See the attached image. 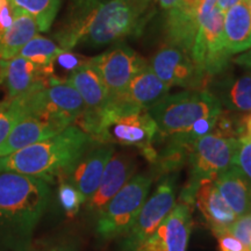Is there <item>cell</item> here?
Here are the masks:
<instances>
[{
  "label": "cell",
  "mask_w": 251,
  "mask_h": 251,
  "mask_svg": "<svg viewBox=\"0 0 251 251\" xmlns=\"http://www.w3.org/2000/svg\"><path fill=\"white\" fill-rule=\"evenodd\" d=\"M155 0H96L72 11L67 24L55 34L62 49H99L139 36L155 13Z\"/></svg>",
  "instance_id": "cell-1"
},
{
  "label": "cell",
  "mask_w": 251,
  "mask_h": 251,
  "mask_svg": "<svg viewBox=\"0 0 251 251\" xmlns=\"http://www.w3.org/2000/svg\"><path fill=\"white\" fill-rule=\"evenodd\" d=\"M93 142L85 131L71 125L55 136L0 157V172H17L47 183L67 179Z\"/></svg>",
  "instance_id": "cell-2"
},
{
  "label": "cell",
  "mask_w": 251,
  "mask_h": 251,
  "mask_svg": "<svg viewBox=\"0 0 251 251\" xmlns=\"http://www.w3.org/2000/svg\"><path fill=\"white\" fill-rule=\"evenodd\" d=\"M49 198L46 180L17 172H0V221L31 229Z\"/></svg>",
  "instance_id": "cell-3"
},
{
  "label": "cell",
  "mask_w": 251,
  "mask_h": 251,
  "mask_svg": "<svg viewBox=\"0 0 251 251\" xmlns=\"http://www.w3.org/2000/svg\"><path fill=\"white\" fill-rule=\"evenodd\" d=\"M238 139H228L214 133L206 135L193 144L188 153V178L180 192L179 201L193 208L200 185L214 179L234 165Z\"/></svg>",
  "instance_id": "cell-4"
},
{
  "label": "cell",
  "mask_w": 251,
  "mask_h": 251,
  "mask_svg": "<svg viewBox=\"0 0 251 251\" xmlns=\"http://www.w3.org/2000/svg\"><path fill=\"white\" fill-rule=\"evenodd\" d=\"M222 109L221 103L208 91L186 90L168 94L147 111L158 127V137H165L185 133L194 122L202 118L216 117Z\"/></svg>",
  "instance_id": "cell-5"
},
{
  "label": "cell",
  "mask_w": 251,
  "mask_h": 251,
  "mask_svg": "<svg viewBox=\"0 0 251 251\" xmlns=\"http://www.w3.org/2000/svg\"><path fill=\"white\" fill-rule=\"evenodd\" d=\"M152 174H140L121 188L98 214L97 231L105 240L125 236L149 196Z\"/></svg>",
  "instance_id": "cell-6"
},
{
  "label": "cell",
  "mask_w": 251,
  "mask_h": 251,
  "mask_svg": "<svg viewBox=\"0 0 251 251\" xmlns=\"http://www.w3.org/2000/svg\"><path fill=\"white\" fill-rule=\"evenodd\" d=\"M176 205V176H164L151 197L147 198L133 225L125 235L122 251H134L155 233Z\"/></svg>",
  "instance_id": "cell-7"
},
{
  "label": "cell",
  "mask_w": 251,
  "mask_h": 251,
  "mask_svg": "<svg viewBox=\"0 0 251 251\" xmlns=\"http://www.w3.org/2000/svg\"><path fill=\"white\" fill-rule=\"evenodd\" d=\"M224 19L225 12L216 7L202 19L191 51V57L209 78L221 75L231 59L226 48Z\"/></svg>",
  "instance_id": "cell-8"
},
{
  "label": "cell",
  "mask_w": 251,
  "mask_h": 251,
  "mask_svg": "<svg viewBox=\"0 0 251 251\" xmlns=\"http://www.w3.org/2000/svg\"><path fill=\"white\" fill-rule=\"evenodd\" d=\"M89 61L99 71L109 101L120 100L133 77L148 64L135 50L122 43L89 58Z\"/></svg>",
  "instance_id": "cell-9"
},
{
  "label": "cell",
  "mask_w": 251,
  "mask_h": 251,
  "mask_svg": "<svg viewBox=\"0 0 251 251\" xmlns=\"http://www.w3.org/2000/svg\"><path fill=\"white\" fill-rule=\"evenodd\" d=\"M150 68L159 79L169 86H179L185 90H206L209 78L193 58L175 47H162L150 61Z\"/></svg>",
  "instance_id": "cell-10"
},
{
  "label": "cell",
  "mask_w": 251,
  "mask_h": 251,
  "mask_svg": "<svg viewBox=\"0 0 251 251\" xmlns=\"http://www.w3.org/2000/svg\"><path fill=\"white\" fill-rule=\"evenodd\" d=\"M192 209L178 201L155 233L134 251H186L192 230Z\"/></svg>",
  "instance_id": "cell-11"
},
{
  "label": "cell",
  "mask_w": 251,
  "mask_h": 251,
  "mask_svg": "<svg viewBox=\"0 0 251 251\" xmlns=\"http://www.w3.org/2000/svg\"><path fill=\"white\" fill-rule=\"evenodd\" d=\"M67 81L79 93L85 106L83 114L76 121L78 127L84 131L107 106L109 101L107 90L99 71L89 59L70 72Z\"/></svg>",
  "instance_id": "cell-12"
},
{
  "label": "cell",
  "mask_w": 251,
  "mask_h": 251,
  "mask_svg": "<svg viewBox=\"0 0 251 251\" xmlns=\"http://www.w3.org/2000/svg\"><path fill=\"white\" fill-rule=\"evenodd\" d=\"M51 76H54V67H41L19 55L0 59V85L5 87L7 99L28 92Z\"/></svg>",
  "instance_id": "cell-13"
},
{
  "label": "cell",
  "mask_w": 251,
  "mask_h": 251,
  "mask_svg": "<svg viewBox=\"0 0 251 251\" xmlns=\"http://www.w3.org/2000/svg\"><path fill=\"white\" fill-rule=\"evenodd\" d=\"M136 159L128 152H114L106 165L96 193L87 200V208L97 215L126 184L134 177Z\"/></svg>",
  "instance_id": "cell-14"
},
{
  "label": "cell",
  "mask_w": 251,
  "mask_h": 251,
  "mask_svg": "<svg viewBox=\"0 0 251 251\" xmlns=\"http://www.w3.org/2000/svg\"><path fill=\"white\" fill-rule=\"evenodd\" d=\"M115 152L113 144H101L87 151L74 166L67 180L71 183L81 196L85 202L96 193L106 165L113 153Z\"/></svg>",
  "instance_id": "cell-15"
},
{
  "label": "cell",
  "mask_w": 251,
  "mask_h": 251,
  "mask_svg": "<svg viewBox=\"0 0 251 251\" xmlns=\"http://www.w3.org/2000/svg\"><path fill=\"white\" fill-rule=\"evenodd\" d=\"M69 126L62 122L36 115H27L19 121L0 146V157L11 155L31 144L55 136Z\"/></svg>",
  "instance_id": "cell-16"
},
{
  "label": "cell",
  "mask_w": 251,
  "mask_h": 251,
  "mask_svg": "<svg viewBox=\"0 0 251 251\" xmlns=\"http://www.w3.org/2000/svg\"><path fill=\"white\" fill-rule=\"evenodd\" d=\"M199 25L198 13L188 11L179 4L165 11L162 25V35L165 46L175 47L191 56Z\"/></svg>",
  "instance_id": "cell-17"
},
{
  "label": "cell",
  "mask_w": 251,
  "mask_h": 251,
  "mask_svg": "<svg viewBox=\"0 0 251 251\" xmlns=\"http://www.w3.org/2000/svg\"><path fill=\"white\" fill-rule=\"evenodd\" d=\"M194 205H197L206 225L214 235L228 230L237 219L236 214L221 197L214 181L200 185L196 193Z\"/></svg>",
  "instance_id": "cell-18"
},
{
  "label": "cell",
  "mask_w": 251,
  "mask_h": 251,
  "mask_svg": "<svg viewBox=\"0 0 251 251\" xmlns=\"http://www.w3.org/2000/svg\"><path fill=\"white\" fill-rule=\"evenodd\" d=\"M206 91L212 93L227 111L251 113V74L236 78L213 77Z\"/></svg>",
  "instance_id": "cell-19"
},
{
  "label": "cell",
  "mask_w": 251,
  "mask_h": 251,
  "mask_svg": "<svg viewBox=\"0 0 251 251\" xmlns=\"http://www.w3.org/2000/svg\"><path fill=\"white\" fill-rule=\"evenodd\" d=\"M171 87L159 79L149 64L143 67L130 80L120 100L136 107L148 109L169 94Z\"/></svg>",
  "instance_id": "cell-20"
},
{
  "label": "cell",
  "mask_w": 251,
  "mask_h": 251,
  "mask_svg": "<svg viewBox=\"0 0 251 251\" xmlns=\"http://www.w3.org/2000/svg\"><path fill=\"white\" fill-rule=\"evenodd\" d=\"M224 35L231 56L251 49V12L247 0L225 12Z\"/></svg>",
  "instance_id": "cell-21"
},
{
  "label": "cell",
  "mask_w": 251,
  "mask_h": 251,
  "mask_svg": "<svg viewBox=\"0 0 251 251\" xmlns=\"http://www.w3.org/2000/svg\"><path fill=\"white\" fill-rule=\"evenodd\" d=\"M214 184L236 216L251 212V185L234 165L219 175Z\"/></svg>",
  "instance_id": "cell-22"
},
{
  "label": "cell",
  "mask_w": 251,
  "mask_h": 251,
  "mask_svg": "<svg viewBox=\"0 0 251 251\" xmlns=\"http://www.w3.org/2000/svg\"><path fill=\"white\" fill-rule=\"evenodd\" d=\"M39 26L34 18L24 12L14 11L13 23L0 33V59L18 56L20 50L39 34Z\"/></svg>",
  "instance_id": "cell-23"
},
{
  "label": "cell",
  "mask_w": 251,
  "mask_h": 251,
  "mask_svg": "<svg viewBox=\"0 0 251 251\" xmlns=\"http://www.w3.org/2000/svg\"><path fill=\"white\" fill-rule=\"evenodd\" d=\"M14 11L29 14L40 31H48L57 15L62 0H9Z\"/></svg>",
  "instance_id": "cell-24"
},
{
  "label": "cell",
  "mask_w": 251,
  "mask_h": 251,
  "mask_svg": "<svg viewBox=\"0 0 251 251\" xmlns=\"http://www.w3.org/2000/svg\"><path fill=\"white\" fill-rule=\"evenodd\" d=\"M64 49H62L54 41L37 34L19 52V56L29 59L41 67H54L56 58Z\"/></svg>",
  "instance_id": "cell-25"
},
{
  "label": "cell",
  "mask_w": 251,
  "mask_h": 251,
  "mask_svg": "<svg viewBox=\"0 0 251 251\" xmlns=\"http://www.w3.org/2000/svg\"><path fill=\"white\" fill-rule=\"evenodd\" d=\"M25 117H27L26 111L19 97L0 102V146L5 142L15 125Z\"/></svg>",
  "instance_id": "cell-26"
},
{
  "label": "cell",
  "mask_w": 251,
  "mask_h": 251,
  "mask_svg": "<svg viewBox=\"0 0 251 251\" xmlns=\"http://www.w3.org/2000/svg\"><path fill=\"white\" fill-rule=\"evenodd\" d=\"M58 201L65 214L69 218H74L77 215L80 206L85 203V199L81 193L69 181H61L58 187Z\"/></svg>",
  "instance_id": "cell-27"
},
{
  "label": "cell",
  "mask_w": 251,
  "mask_h": 251,
  "mask_svg": "<svg viewBox=\"0 0 251 251\" xmlns=\"http://www.w3.org/2000/svg\"><path fill=\"white\" fill-rule=\"evenodd\" d=\"M235 112L225 111L220 113L213 133L228 139H240L241 136V117L234 114Z\"/></svg>",
  "instance_id": "cell-28"
},
{
  "label": "cell",
  "mask_w": 251,
  "mask_h": 251,
  "mask_svg": "<svg viewBox=\"0 0 251 251\" xmlns=\"http://www.w3.org/2000/svg\"><path fill=\"white\" fill-rule=\"evenodd\" d=\"M234 166L251 185V139H238V148L234 159Z\"/></svg>",
  "instance_id": "cell-29"
},
{
  "label": "cell",
  "mask_w": 251,
  "mask_h": 251,
  "mask_svg": "<svg viewBox=\"0 0 251 251\" xmlns=\"http://www.w3.org/2000/svg\"><path fill=\"white\" fill-rule=\"evenodd\" d=\"M228 231L251 251V212L237 216Z\"/></svg>",
  "instance_id": "cell-30"
},
{
  "label": "cell",
  "mask_w": 251,
  "mask_h": 251,
  "mask_svg": "<svg viewBox=\"0 0 251 251\" xmlns=\"http://www.w3.org/2000/svg\"><path fill=\"white\" fill-rule=\"evenodd\" d=\"M219 241L220 251H250L244 244L233 236L228 230L215 235Z\"/></svg>",
  "instance_id": "cell-31"
},
{
  "label": "cell",
  "mask_w": 251,
  "mask_h": 251,
  "mask_svg": "<svg viewBox=\"0 0 251 251\" xmlns=\"http://www.w3.org/2000/svg\"><path fill=\"white\" fill-rule=\"evenodd\" d=\"M87 59L89 58H81L76 54H72L71 51L64 50V51L56 58L55 63L57 62L59 67H62L64 70H67L69 72H72L74 70H76L77 68H79L80 65H83L84 63H86Z\"/></svg>",
  "instance_id": "cell-32"
},
{
  "label": "cell",
  "mask_w": 251,
  "mask_h": 251,
  "mask_svg": "<svg viewBox=\"0 0 251 251\" xmlns=\"http://www.w3.org/2000/svg\"><path fill=\"white\" fill-rule=\"evenodd\" d=\"M14 9L9 0H0V33L7 29L13 23Z\"/></svg>",
  "instance_id": "cell-33"
},
{
  "label": "cell",
  "mask_w": 251,
  "mask_h": 251,
  "mask_svg": "<svg viewBox=\"0 0 251 251\" xmlns=\"http://www.w3.org/2000/svg\"><path fill=\"white\" fill-rule=\"evenodd\" d=\"M234 63H236L237 65L246 69L248 74H251V49L244 51L242 55H238L237 57H235Z\"/></svg>",
  "instance_id": "cell-34"
},
{
  "label": "cell",
  "mask_w": 251,
  "mask_h": 251,
  "mask_svg": "<svg viewBox=\"0 0 251 251\" xmlns=\"http://www.w3.org/2000/svg\"><path fill=\"white\" fill-rule=\"evenodd\" d=\"M251 139V113L241 115V136Z\"/></svg>",
  "instance_id": "cell-35"
},
{
  "label": "cell",
  "mask_w": 251,
  "mask_h": 251,
  "mask_svg": "<svg viewBox=\"0 0 251 251\" xmlns=\"http://www.w3.org/2000/svg\"><path fill=\"white\" fill-rule=\"evenodd\" d=\"M203 1L205 0H179L178 4L183 6L184 8L188 9V11L193 12V13L199 14V11L201 8Z\"/></svg>",
  "instance_id": "cell-36"
},
{
  "label": "cell",
  "mask_w": 251,
  "mask_h": 251,
  "mask_svg": "<svg viewBox=\"0 0 251 251\" xmlns=\"http://www.w3.org/2000/svg\"><path fill=\"white\" fill-rule=\"evenodd\" d=\"M216 2H218V0H205V1H203L201 8H200L199 11V14H198L199 23L202 20V19H205L207 15L211 13L213 9L216 7Z\"/></svg>",
  "instance_id": "cell-37"
},
{
  "label": "cell",
  "mask_w": 251,
  "mask_h": 251,
  "mask_svg": "<svg viewBox=\"0 0 251 251\" xmlns=\"http://www.w3.org/2000/svg\"><path fill=\"white\" fill-rule=\"evenodd\" d=\"M241 1H243V0H218V2H216V8L222 12H227L228 9L234 7L235 5L240 4Z\"/></svg>",
  "instance_id": "cell-38"
},
{
  "label": "cell",
  "mask_w": 251,
  "mask_h": 251,
  "mask_svg": "<svg viewBox=\"0 0 251 251\" xmlns=\"http://www.w3.org/2000/svg\"><path fill=\"white\" fill-rule=\"evenodd\" d=\"M155 1L161 6L163 11H169V9L174 8L175 6L178 5L179 0H155Z\"/></svg>",
  "instance_id": "cell-39"
},
{
  "label": "cell",
  "mask_w": 251,
  "mask_h": 251,
  "mask_svg": "<svg viewBox=\"0 0 251 251\" xmlns=\"http://www.w3.org/2000/svg\"><path fill=\"white\" fill-rule=\"evenodd\" d=\"M72 1V5H74V11H76V9H80V8H84L86 7V6H89L92 4V2L96 1V0H71Z\"/></svg>",
  "instance_id": "cell-40"
},
{
  "label": "cell",
  "mask_w": 251,
  "mask_h": 251,
  "mask_svg": "<svg viewBox=\"0 0 251 251\" xmlns=\"http://www.w3.org/2000/svg\"><path fill=\"white\" fill-rule=\"evenodd\" d=\"M248 2H249V7H250V12H251V0H249Z\"/></svg>",
  "instance_id": "cell-41"
},
{
  "label": "cell",
  "mask_w": 251,
  "mask_h": 251,
  "mask_svg": "<svg viewBox=\"0 0 251 251\" xmlns=\"http://www.w3.org/2000/svg\"><path fill=\"white\" fill-rule=\"evenodd\" d=\"M247 1H249V0H247Z\"/></svg>",
  "instance_id": "cell-42"
}]
</instances>
